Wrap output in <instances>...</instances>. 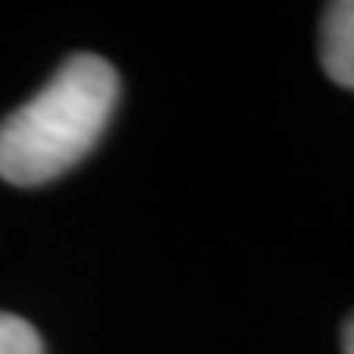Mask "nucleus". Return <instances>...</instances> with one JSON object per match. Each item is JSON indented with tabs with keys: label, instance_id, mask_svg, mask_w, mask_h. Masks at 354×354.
<instances>
[{
	"label": "nucleus",
	"instance_id": "nucleus-1",
	"mask_svg": "<svg viewBox=\"0 0 354 354\" xmlns=\"http://www.w3.org/2000/svg\"><path fill=\"white\" fill-rule=\"evenodd\" d=\"M120 73L98 55H73L47 87L0 123V177L37 188L84 159L116 112Z\"/></svg>",
	"mask_w": 354,
	"mask_h": 354
},
{
	"label": "nucleus",
	"instance_id": "nucleus-2",
	"mask_svg": "<svg viewBox=\"0 0 354 354\" xmlns=\"http://www.w3.org/2000/svg\"><path fill=\"white\" fill-rule=\"evenodd\" d=\"M318 58L333 84L354 91V0H333L322 11Z\"/></svg>",
	"mask_w": 354,
	"mask_h": 354
},
{
	"label": "nucleus",
	"instance_id": "nucleus-3",
	"mask_svg": "<svg viewBox=\"0 0 354 354\" xmlns=\"http://www.w3.org/2000/svg\"><path fill=\"white\" fill-rule=\"evenodd\" d=\"M0 354H44V340L26 318L0 311Z\"/></svg>",
	"mask_w": 354,
	"mask_h": 354
},
{
	"label": "nucleus",
	"instance_id": "nucleus-4",
	"mask_svg": "<svg viewBox=\"0 0 354 354\" xmlns=\"http://www.w3.org/2000/svg\"><path fill=\"white\" fill-rule=\"evenodd\" d=\"M344 354H354V315L347 318V326H344Z\"/></svg>",
	"mask_w": 354,
	"mask_h": 354
}]
</instances>
